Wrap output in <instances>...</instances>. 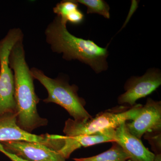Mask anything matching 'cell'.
<instances>
[{"label":"cell","instance_id":"6da1fadb","mask_svg":"<svg viewBox=\"0 0 161 161\" xmlns=\"http://www.w3.org/2000/svg\"><path fill=\"white\" fill-rule=\"evenodd\" d=\"M23 41V38L20 39L12 47L9 64L14 75L17 123L21 129L31 133L47 125L48 120L38 113L40 99L35 92L34 78L26 61Z\"/></svg>","mask_w":161,"mask_h":161},{"label":"cell","instance_id":"7a4b0ae2","mask_svg":"<svg viewBox=\"0 0 161 161\" xmlns=\"http://www.w3.org/2000/svg\"><path fill=\"white\" fill-rule=\"evenodd\" d=\"M67 23L55 18L45 31L46 41L52 51L62 54L64 60H77L89 65L96 74L108 69V46L101 47L94 41L77 37L67 29Z\"/></svg>","mask_w":161,"mask_h":161},{"label":"cell","instance_id":"3957f363","mask_svg":"<svg viewBox=\"0 0 161 161\" xmlns=\"http://www.w3.org/2000/svg\"><path fill=\"white\" fill-rule=\"evenodd\" d=\"M30 70L34 79L37 80L48 93V97L43 99V102L59 105L66 110L76 121L84 122L92 118L85 108L84 99L78 95L77 86L71 85L62 78H49L37 68H32Z\"/></svg>","mask_w":161,"mask_h":161},{"label":"cell","instance_id":"277c9868","mask_svg":"<svg viewBox=\"0 0 161 161\" xmlns=\"http://www.w3.org/2000/svg\"><path fill=\"white\" fill-rule=\"evenodd\" d=\"M142 105L120 106L98 113L84 122L69 119L65 121L63 132L65 136L88 135L109 129H115L121 124L132 120L137 116Z\"/></svg>","mask_w":161,"mask_h":161},{"label":"cell","instance_id":"5b68a950","mask_svg":"<svg viewBox=\"0 0 161 161\" xmlns=\"http://www.w3.org/2000/svg\"><path fill=\"white\" fill-rule=\"evenodd\" d=\"M23 36L22 30L14 28L0 40V117L16 113L14 75L9 67V56L12 47Z\"/></svg>","mask_w":161,"mask_h":161},{"label":"cell","instance_id":"8992f818","mask_svg":"<svg viewBox=\"0 0 161 161\" xmlns=\"http://www.w3.org/2000/svg\"><path fill=\"white\" fill-rule=\"evenodd\" d=\"M8 141H26L43 144L59 151L63 147V136L49 134L37 135L23 130L17 123V114L0 117V142Z\"/></svg>","mask_w":161,"mask_h":161},{"label":"cell","instance_id":"52a82bcc","mask_svg":"<svg viewBox=\"0 0 161 161\" xmlns=\"http://www.w3.org/2000/svg\"><path fill=\"white\" fill-rule=\"evenodd\" d=\"M161 85V73L157 69H148L141 77H131L125 84V92L118 97L119 103L133 106L136 101L150 95Z\"/></svg>","mask_w":161,"mask_h":161},{"label":"cell","instance_id":"ba28073f","mask_svg":"<svg viewBox=\"0 0 161 161\" xmlns=\"http://www.w3.org/2000/svg\"><path fill=\"white\" fill-rule=\"evenodd\" d=\"M6 151L28 161H66L57 150L43 144L26 141L1 142Z\"/></svg>","mask_w":161,"mask_h":161},{"label":"cell","instance_id":"9c48e42d","mask_svg":"<svg viewBox=\"0 0 161 161\" xmlns=\"http://www.w3.org/2000/svg\"><path fill=\"white\" fill-rule=\"evenodd\" d=\"M130 133L141 139L147 132L161 130V103L147 99L137 116L131 122H126Z\"/></svg>","mask_w":161,"mask_h":161},{"label":"cell","instance_id":"30bf717a","mask_svg":"<svg viewBox=\"0 0 161 161\" xmlns=\"http://www.w3.org/2000/svg\"><path fill=\"white\" fill-rule=\"evenodd\" d=\"M115 142L119 144L132 161H153L154 153L144 146L141 139L130 133L123 123L115 129Z\"/></svg>","mask_w":161,"mask_h":161},{"label":"cell","instance_id":"8fae6325","mask_svg":"<svg viewBox=\"0 0 161 161\" xmlns=\"http://www.w3.org/2000/svg\"><path fill=\"white\" fill-rule=\"evenodd\" d=\"M115 129H109L88 135L74 136H64V143L58 152L65 159L69 158L72 153L81 147H88L96 144L115 142Z\"/></svg>","mask_w":161,"mask_h":161},{"label":"cell","instance_id":"7c38bea8","mask_svg":"<svg viewBox=\"0 0 161 161\" xmlns=\"http://www.w3.org/2000/svg\"><path fill=\"white\" fill-rule=\"evenodd\" d=\"M78 6V3L74 0H64L58 3L53 11L64 23H73L79 18L80 10Z\"/></svg>","mask_w":161,"mask_h":161},{"label":"cell","instance_id":"4fadbf2b","mask_svg":"<svg viewBox=\"0 0 161 161\" xmlns=\"http://www.w3.org/2000/svg\"><path fill=\"white\" fill-rule=\"evenodd\" d=\"M112 143L110 149L98 155L73 159L75 161H127L130 159V157L119 144L115 142Z\"/></svg>","mask_w":161,"mask_h":161},{"label":"cell","instance_id":"5bb4252c","mask_svg":"<svg viewBox=\"0 0 161 161\" xmlns=\"http://www.w3.org/2000/svg\"><path fill=\"white\" fill-rule=\"evenodd\" d=\"M87 7V13L97 14L105 18H110V7L103 0H74Z\"/></svg>","mask_w":161,"mask_h":161},{"label":"cell","instance_id":"9a60e30c","mask_svg":"<svg viewBox=\"0 0 161 161\" xmlns=\"http://www.w3.org/2000/svg\"><path fill=\"white\" fill-rule=\"evenodd\" d=\"M161 130L152 131L144 134L145 139L147 140L151 145L152 150L155 153L154 154L161 153Z\"/></svg>","mask_w":161,"mask_h":161},{"label":"cell","instance_id":"2e32d148","mask_svg":"<svg viewBox=\"0 0 161 161\" xmlns=\"http://www.w3.org/2000/svg\"><path fill=\"white\" fill-rule=\"evenodd\" d=\"M153 161H161V153L155 154Z\"/></svg>","mask_w":161,"mask_h":161},{"label":"cell","instance_id":"e0dca14e","mask_svg":"<svg viewBox=\"0 0 161 161\" xmlns=\"http://www.w3.org/2000/svg\"><path fill=\"white\" fill-rule=\"evenodd\" d=\"M132 161V160H130V159H129V160H128V161Z\"/></svg>","mask_w":161,"mask_h":161}]
</instances>
